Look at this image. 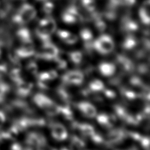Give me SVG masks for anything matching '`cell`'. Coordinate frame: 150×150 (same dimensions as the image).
I'll return each mask as SVG.
<instances>
[{
    "label": "cell",
    "instance_id": "obj_1",
    "mask_svg": "<svg viewBox=\"0 0 150 150\" xmlns=\"http://www.w3.org/2000/svg\"><path fill=\"white\" fill-rule=\"evenodd\" d=\"M37 14L36 10L33 5L24 4L18 9V11L13 16V23L18 25H23L34 19Z\"/></svg>",
    "mask_w": 150,
    "mask_h": 150
},
{
    "label": "cell",
    "instance_id": "obj_2",
    "mask_svg": "<svg viewBox=\"0 0 150 150\" xmlns=\"http://www.w3.org/2000/svg\"><path fill=\"white\" fill-rule=\"evenodd\" d=\"M33 101L36 105L44 111L48 115L56 116L59 114V105L47 96L42 93H37L34 96Z\"/></svg>",
    "mask_w": 150,
    "mask_h": 150
},
{
    "label": "cell",
    "instance_id": "obj_3",
    "mask_svg": "<svg viewBox=\"0 0 150 150\" xmlns=\"http://www.w3.org/2000/svg\"><path fill=\"white\" fill-rule=\"evenodd\" d=\"M114 48L113 40L108 34H102L93 41V49L102 55L109 54Z\"/></svg>",
    "mask_w": 150,
    "mask_h": 150
},
{
    "label": "cell",
    "instance_id": "obj_4",
    "mask_svg": "<svg viewBox=\"0 0 150 150\" xmlns=\"http://www.w3.org/2000/svg\"><path fill=\"white\" fill-rule=\"evenodd\" d=\"M59 56V50L51 41L43 42L42 49L37 54V57L46 61H53Z\"/></svg>",
    "mask_w": 150,
    "mask_h": 150
},
{
    "label": "cell",
    "instance_id": "obj_5",
    "mask_svg": "<svg viewBox=\"0 0 150 150\" xmlns=\"http://www.w3.org/2000/svg\"><path fill=\"white\" fill-rule=\"evenodd\" d=\"M62 82L65 84L80 85L82 84L84 80V74L79 70H71L67 71L61 77Z\"/></svg>",
    "mask_w": 150,
    "mask_h": 150
},
{
    "label": "cell",
    "instance_id": "obj_6",
    "mask_svg": "<svg viewBox=\"0 0 150 150\" xmlns=\"http://www.w3.org/2000/svg\"><path fill=\"white\" fill-rule=\"evenodd\" d=\"M50 132L52 138L58 141L67 139L68 132L65 126L59 122H52L50 124Z\"/></svg>",
    "mask_w": 150,
    "mask_h": 150
},
{
    "label": "cell",
    "instance_id": "obj_7",
    "mask_svg": "<svg viewBox=\"0 0 150 150\" xmlns=\"http://www.w3.org/2000/svg\"><path fill=\"white\" fill-rule=\"evenodd\" d=\"M126 137H127V132L123 130H112L107 135L106 138H105V144L109 146L116 145V144L121 143Z\"/></svg>",
    "mask_w": 150,
    "mask_h": 150
},
{
    "label": "cell",
    "instance_id": "obj_8",
    "mask_svg": "<svg viewBox=\"0 0 150 150\" xmlns=\"http://www.w3.org/2000/svg\"><path fill=\"white\" fill-rule=\"evenodd\" d=\"M26 143L31 147L41 148L46 146L47 141L45 136L38 132H30L26 136Z\"/></svg>",
    "mask_w": 150,
    "mask_h": 150
},
{
    "label": "cell",
    "instance_id": "obj_9",
    "mask_svg": "<svg viewBox=\"0 0 150 150\" xmlns=\"http://www.w3.org/2000/svg\"><path fill=\"white\" fill-rule=\"evenodd\" d=\"M17 57L21 58H27L35 54V49L33 41L23 42L21 46L16 50L15 52Z\"/></svg>",
    "mask_w": 150,
    "mask_h": 150
},
{
    "label": "cell",
    "instance_id": "obj_10",
    "mask_svg": "<svg viewBox=\"0 0 150 150\" xmlns=\"http://www.w3.org/2000/svg\"><path fill=\"white\" fill-rule=\"evenodd\" d=\"M76 108L84 116L92 119L97 115L95 106L87 101H80L76 104Z\"/></svg>",
    "mask_w": 150,
    "mask_h": 150
},
{
    "label": "cell",
    "instance_id": "obj_11",
    "mask_svg": "<svg viewBox=\"0 0 150 150\" xmlns=\"http://www.w3.org/2000/svg\"><path fill=\"white\" fill-rule=\"evenodd\" d=\"M96 120L101 126L110 129L116 123L117 117L113 114L101 113L96 115Z\"/></svg>",
    "mask_w": 150,
    "mask_h": 150
},
{
    "label": "cell",
    "instance_id": "obj_12",
    "mask_svg": "<svg viewBox=\"0 0 150 150\" xmlns=\"http://www.w3.org/2000/svg\"><path fill=\"white\" fill-rule=\"evenodd\" d=\"M80 36L84 44V46L86 51L90 52L93 49V33L89 29H83L80 32Z\"/></svg>",
    "mask_w": 150,
    "mask_h": 150
},
{
    "label": "cell",
    "instance_id": "obj_13",
    "mask_svg": "<svg viewBox=\"0 0 150 150\" xmlns=\"http://www.w3.org/2000/svg\"><path fill=\"white\" fill-rule=\"evenodd\" d=\"M139 26L134 20L131 19L128 15L123 17L120 23V29L126 33H133L138 29Z\"/></svg>",
    "mask_w": 150,
    "mask_h": 150
},
{
    "label": "cell",
    "instance_id": "obj_14",
    "mask_svg": "<svg viewBox=\"0 0 150 150\" xmlns=\"http://www.w3.org/2000/svg\"><path fill=\"white\" fill-rule=\"evenodd\" d=\"M57 36L64 43L69 45L76 44L79 41L78 36L73 33L66 30H58L57 31Z\"/></svg>",
    "mask_w": 150,
    "mask_h": 150
},
{
    "label": "cell",
    "instance_id": "obj_15",
    "mask_svg": "<svg viewBox=\"0 0 150 150\" xmlns=\"http://www.w3.org/2000/svg\"><path fill=\"white\" fill-rule=\"evenodd\" d=\"M116 66L111 62L103 61L98 66V71L104 77H111L116 72Z\"/></svg>",
    "mask_w": 150,
    "mask_h": 150
},
{
    "label": "cell",
    "instance_id": "obj_16",
    "mask_svg": "<svg viewBox=\"0 0 150 150\" xmlns=\"http://www.w3.org/2000/svg\"><path fill=\"white\" fill-rule=\"evenodd\" d=\"M38 26L42 27L51 36L55 33L56 31V27H57L55 20L51 17L42 19V20H40Z\"/></svg>",
    "mask_w": 150,
    "mask_h": 150
},
{
    "label": "cell",
    "instance_id": "obj_17",
    "mask_svg": "<svg viewBox=\"0 0 150 150\" xmlns=\"http://www.w3.org/2000/svg\"><path fill=\"white\" fill-rule=\"evenodd\" d=\"M73 126L78 130H79V132L82 136H86V137L90 138L96 132L93 126L88 124V123L74 122Z\"/></svg>",
    "mask_w": 150,
    "mask_h": 150
},
{
    "label": "cell",
    "instance_id": "obj_18",
    "mask_svg": "<svg viewBox=\"0 0 150 150\" xmlns=\"http://www.w3.org/2000/svg\"><path fill=\"white\" fill-rule=\"evenodd\" d=\"M117 62L124 72H131L134 69V65L132 61L123 55H119L117 56Z\"/></svg>",
    "mask_w": 150,
    "mask_h": 150
},
{
    "label": "cell",
    "instance_id": "obj_19",
    "mask_svg": "<svg viewBox=\"0 0 150 150\" xmlns=\"http://www.w3.org/2000/svg\"><path fill=\"white\" fill-rule=\"evenodd\" d=\"M149 0H146L144 1L142 6L140 7L138 13L141 22L147 26L149 25Z\"/></svg>",
    "mask_w": 150,
    "mask_h": 150
},
{
    "label": "cell",
    "instance_id": "obj_20",
    "mask_svg": "<svg viewBox=\"0 0 150 150\" xmlns=\"http://www.w3.org/2000/svg\"><path fill=\"white\" fill-rule=\"evenodd\" d=\"M33 87V84L30 82H26L22 80L17 84V93L18 95L25 97L30 95Z\"/></svg>",
    "mask_w": 150,
    "mask_h": 150
},
{
    "label": "cell",
    "instance_id": "obj_21",
    "mask_svg": "<svg viewBox=\"0 0 150 150\" xmlns=\"http://www.w3.org/2000/svg\"><path fill=\"white\" fill-rule=\"evenodd\" d=\"M105 88V85H104V83L102 81L98 79H95L90 82L89 85H88V89L92 93H102Z\"/></svg>",
    "mask_w": 150,
    "mask_h": 150
},
{
    "label": "cell",
    "instance_id": "obj_22",
    "mask_svg": "<svg viewBox=\"0 0 150 150\" xmlns=\"http://www.w3.org/2000/svg\"><path fill=\"white\" fill-rule=\"evenodd\" d=\"M16 35H17L18 40H19L22 43L23 42L33 41V40H32V35L30 32L27 28L23 27L18 29L17 31Z\"/></svg>",
    "mask_w": 150,
    "mask_h": 150
},
{
    "label": "cell",
    "instance_id": "obj_23",
    "mask_svg": "<svg viewBox=\"0 0 150 150\" xmlns=\"http://www.w3.org/2000/svg\"><path fill=\"white\" fill-rule=\"evenodd\" d=\"M137 45V40L134 36L129 34L125 39L122 46L126 50H131L134 49Z\"/></svg>",
    "mask_w": 150,
    "mask_h": 150
},
{
    "label": "cell",
    "instance_id": "obj_24",
    "mask_svg": "<svg viewBox=\"0 0 150 150\" xmlns=\"http://www.w3.org/2000/svg\"><path fill=\"white\" fill-rule=\"evenodd\" d=\"M120 93H121L122 97L127 100H136L139 97H140V95L128 88H122L120 89Z\"/></svg>",
    "mask_w": 150,
    "mask_h": 150
},
{
    "label": "cell",
    "instance_id": "obj_25",
    "mask_svg": "<svg viewBox=\"0 0 150 150\" xmlns=\"http://www.w3.org/2000/svg\"><path fill=\"white\" fill-rule=\"evenodd\" d=\"M68 57L72 63L75 65L81 64L83 59L82 53L79 50H74L68 53Z\"/></svg>",
    "mask_w": 150,
    "mask_h": 150
},
{
    "label": "cell",
    "instance_id": "obj_26",
    "mask_svg": "<svg viewBox=\"0 0 150 150\" xmlns=\"http://www.w3.org/2000/svg\"><path fill=\"white\" fill-rule=\"evenodd\" d=\"M61 19H62V21L64 23L69 24V25H71V24H74L80 21L79 18L76 16H75L73 13H71V12H69L67 10H65L62 13V15H61Z\"/></svg>",
    "mask_w": 150,
    "mask_h": 150
},
{
    "label": "cell",
    "instance_id": "obj_27",
    "mask_svg": "<svg viewBox=\"0 0 150 150\" xmlns=\"http://www.w3.org/2000/svg\"><path fill=\"white\" fill-rule=\"evenodd\" d=\"M71 146L76 149H82L84 148L86 144L84 141L82 140V138L78 137L77 136H73L71 138Z\"/></svg>",
    "mask_w": 150,
    "mask_h": 150
},
{
    "label": "cell",
    "instance_id": "obj_28",
    "mask_svg": "<svg viewBox=\"0 0 150 150\" xmlns=\"http://www.w3.org/2000/svg\"><path fill=\"white\" fill-rule=\"evenodd\" d=\"M10 87L5 83L0 82V103L4 102L6 95L9 91Z\"/></svg>",
    "mask_w": 150,
    "mask_h": 150
},
{
    "label": "cell",
    "instance_id": "obj_29",
    "mask_svg": "<svg viewBox=\"0 0 150 150\" xmlns=\"http://www.w3.org/2000/svg\"><path fill=\"white\" fill-rule=\"evenodd\" d=\"M130 84L134 87L141 88V89H142L145 87V85H144L143 81H142L141 79H140L138 77H132V78L130 79Z\"/></svg>",
    "mask_w": 150,
    "mask_h": 150
},
{
    "label": "cell",
    "instance_id": "obj_30",
    "mask_svg": "<svg viewBox=\"0 0 150 150\" xmlns=\"http://www.w3.org/2000/svg\"><path fill=\"white\" fill-rule=\"evenodd\" d=\"M53 61L55 64L56 68L59 69H64L67 66V62L64 59L60 58L59 56L56 58Z\"/></svg>",
    "mask_w": 150,
    "mask_h": 150
},
{
    "label": "cell",
    "instance_id": "obj_31",
    "mask_svg": "<svg viewBox=\"0 0 150 150\" xmlns=\"http://www.w3.org/2000/svg\"><path fill=\"white\" fill-rule=\"evenodd\" d=\"M38 65L35 61H31L30 62L28 63L27 65H26V70L28 72L33 75H37L38 74Z\"/></svg>",
    "mask_w": 150,
    "mask_h": 150
},
{
    "label": "cell",
    "instance_id": "obj_32",
    "mask_svg": "<svg viewBox=\"0 0 150 150\" xmlns=\"http://www.w3.org/2000/svg\"><path fill=\"white\" fill-rule=\"evenodd\" d=\"M95 26L96 29L100 32H103L106 29V24L104 21L101 19V17L96 19L94 20Z\"/></svg>",
    "mask_w": 150,
    "mask_h": 150
},
{
    "label": "cell",
    "instance_id": "obj_33",
    "mask_svg": "<svg viewBox=\"0 0 150 150\" xmlns=\"http://www.w3.org/2000/svg\"><path fill=\"white\" fill-rule=\"evenodd\" d=\"M54 9V5L51 1H45L42 6L43 12L45 14H51Z\"/></svg>",
    "mask_w": 150,
    "mask_h": 150
},
{
    "label": "cell",
    "instance_id": "obj_34",
    "mask_svg": "<svg viewBox=\"0 0 150 150\" xmlns=\"http://www.w3.org/2000/svg\"><path fill=\"white\" fill-rule=\"evenodd\" d=\"M102 93H103L104 95H105L107 98L109 99H111V100L114 99L116 97V96H117L116 93H115L113 90L106 89V88L104 89Z\"/></svg>",
    "mask_w": 150,
    "mask_h": 150
},
{
    "label": "cell",
    "instance_id": "obj_35",
    "mask_svg": "<svg viewBox=\"0 0 150 150\" xmlns=\"http://www.w3.org/2000/svg\"><path fill=\"white\" fill-rule=\"evenodd\" d=\"M7 73V66L5 64H0V79Z\"/></svg>",
    "mask_w": 150,
    "mask_h": 150
},
{
    "label": "cell",
    "instance_id": "obj_36",
    "mask_svg": "<svg viewBox=\"0 0 150 150\" xmlns=\"http://www.w3.org/2000/svg\"><path fill=\"white\" fill-rule=\"evenodd\" d=\"M6 120V116L4 112L0 111V126L3 125Z\"/></svg>",
    "mask_w": 150,
    "mask_h": 150
},
{
    "label": "cell",
    "instance_id": "obj_37",
    "mask_svg": "<svg viewBox=\"0 0 150 150\" xmlns=\"http://www.w3.org/2000/svg\"><path fill=\"white\" fill-rule=\"evenodd\" d=\"M59 150H71V149L67 148V147H63V148H61L60 149H59Z\"/></svg>",
    "mask_w": 150,
    "mask_h": 150
},
{
    "label": "cell",
    "instance_id": "obj_38",
    "mask_svg": "<svg viewBox=\"0 0 150 150\" xmlns=\"http://www.w3.org/2000/svg\"><path fill=\"white\" fill-rule=\"evenodd\" d=\"M1 46H0V58L1 57V55H2V52H1Z\"/></svg>",
    "mask_w": 150,
    "mask_h": 150
},
{
    "label": "cell",
    "instance_id": "obj_39",
    "mask_svg": "<svg viewBox=\"0 0 150 150\" xmlns=\"http://www.w3.org/2000/svg\"><path fill=\"white\" fill-rule=\"evenodd\" d=\"M38 1H42V0H38Z\"/></svg>",
    "mask_w": 150,
    "mask_h": 150
}]
</instances>
